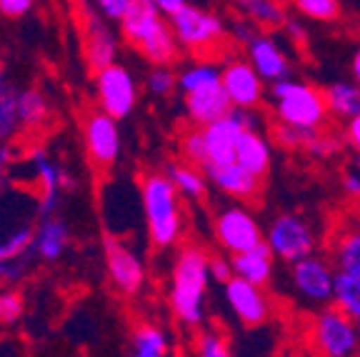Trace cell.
<instances>
[{
    "label": "cell",
    "mask_w": 360,
    "mask_h": 357,
    "mask_svg": "<svg viewBox=\"0 0 360 357\" xmlns=\"http://www.w3.org/2000/svg\"><path fill=\"white\" fill-rule=\"evenodd\" d=\"M210 283V255L202 247L188 245L178 252L170 280V307L173 315L188 327H198L205 320V295Z\"/></svg>",
    "instance_id": "cell-1"
},
{
    "label": "cell",
    "mask_w": 360,
    "mask_h": 357,
    "mask_svg": "<svg viewBox=\"0 0 360 357\" xmlns=\"http://www.w3.org/2000/svg\"><path fill=\"white\" fill-rule=\"evenodd\" d=\"M120 33L153 65H168L178 53L170 20H165L153 0H130L128 11L120 18Z\"/></svg>",
    "instance_id": "cell-2"
},
{
    "label": "cell",
    "mask_w": 360,
    "mask_h": 357,
    "mask_svg": "<svg viewBox=\"0 0 360 357\" xmlns=\"http://www.w3.org/2000/svg\"><path fill=\"white\" fill-rule=\"evenodd\" d=\"M270 108L278 123L292 125V128L318 133L328 123V100L326 90H318L315 85L303 83L295 78H283L270 83Z\"/></svg>",
    "instance_id": "cell-3"
},
{
    "label": "cell",
    "mask_w": 360,
    "mask_h": 357,
    "mask_svg": "<svg viewBox=\"0 0 360 357\" xmlns=\"http://www.w3.org/2000/svg\"><path fill=\"white\" fill-rule=\"evenodd\" d=\"M178 188L168 175H146L141 183V200L146 212L148 233L155 247H170L183 233V210H180Z\"/></svg>",
    "instance_id": "cell-4"
},
{
    "label": "cell",
    "mask_w": 360,
    "mask_h": 357,
    "mask_svg": "<svg viewBox=\"0 0 360 357\" xmlns=\"http://www.w3.org/2000/svg\"><path fill=\"white\" fill-rule=\"evenodd\" d=\"M308 340L318 357H358L360 330L355 320L333 305L315 313L310 320Z\"/></svg>",
    "instance_id": "cell-5"
},
{
    "label": "cell",
    "mask_w": 360,
    "mask_h": 357,
    "mask_svg": "<svg viewBox=\"0 0 360 357\" xmlns=\"http://www.w3.org/2000/svg\"><path fill=\"white\" fill-rule=\"evenodd\" d=\"M170 28H173L180 48H186L191 53L215 51L225 35L223 18L205 11V8L191 6V3L186 8H180L175 15H170Z\"/></svg>",
    "instance_id": "cell-6"
},
{
    "label": "cell",
    "mask_w": 360,
    "mask_h": 357,
    "mask_svg": "<svg viewBox=\"0 0 360 357\" xmlns=\"http://www.w3.org/2000/svg\"><path fill=\"white\" fill-rule=\"evenodd\" d=\"M248 128H258L255 125L253 110H243V108H233L231 112L215 123L205 125L202 130V165L200 168H208V165H220V162H233L236 160V148L240 135Z\"/></svg>",
    "instance_id": "cell-7"
},
{
    "label": "cell",
    "mask_w": 360,
    "mask_h": 357,
    "mask_svg": "<svg viewBox=\"0 0 360 357\" xmlns=\"http://www.w3.org/2000/svg\"><path fill=\"white\" fill-rule=\"evenodd\" d=\"M265 242L270 245L273 255L283 263H295L300 257L310 255L315 247V233L305 218L298 212H283L265 230Z\"/></svg>",
    "instance_id": "cell-8"
},
{
    "label": "cell",
    "mask_w": 360,
    "mask_h": 357,
    "mask_svg": "<svg viewBox=\"0 0 360 357\" xmlns=\"http://www.w3.org/2000/svg\"><path fill=\"white\" fill-rule=\"evenodd\" d=\"M213 230H215V240L220 242L223 250L231 252V255L253 250L260 242H265V233L260 228V223L255 220L253 212L243 205L223 207L215 215Z\"/></svg>",
    "instance_id": "cell-9"
},
{
    "label": "cell",
    "mask_w": 360,
    "mask_h": 357,
    "mask_svg": "<svg viewBox=\"0 0 360 357\" xmlns=\"http://www.w3.org/2000/svg\"><path fill=\"white\" fill-rule=\"evenodd\" d=\"M335 275L333 265L323 255H305L295 260L290 268V283L295 295L303 297L308 305H326L333 302V290H335Z\"/></svg>",
    "instance_id": "cell-10"
},
{
    "label": "cell",
    "mask_w": 360,
    "mask_h": 357,
    "mask_svg": "<svg viewBox=\"0 0 360 357\" xmlns=\"http://www.w3.org/2000/svg\"><path fill=\"white\" fill-rule=\"evenodd\" d=\"M96 90L101 110H105L112 117H128L138 103V88L130 70L120 63L103 67L96 73Z\"/></svg>",
    "instance_id": "cell-11"
},
{
    "label": "cell",
    "mask_w": 360,
    "mask_h": 357,
    "mask_svg": "<svg viewBox=\"0 0 360 357\" xmlns=\"http://www.w3.org/2000/svg\"><path fill=\"white\" fill-rule=\"evenodd\" d=\"M225 287V302L233 310L238 320L248 327L265 325L273 315V302L265 292L263 285H253L243 278H231L223 285Z\"/></svg>",
    "instance_id": "cell-12"
},
{
    "label": "cell",
    "mask_w": 360,
    "mask_h": 357,
    "mask_svg": "<svg viewBox=\"0 0 360 357\" xmlns=\"http://www.w3.org/2000/svg\"><path fill=\"white\" fill-rule=\"evenodd\" d=\"M223 88L231 98L233 108L255 110L265 100V80L258 75L250 60H231L223 65Z\"/></svg>",
    "instance_id": "cell-13"
},
{
    "label": "cell",
    "mask_w": 360,
    "mask_h": 357,
    "mask_svg": "<svg viewBox=\"0 0 360 357\" xmlns=\"http://www.w3.org/2000/svg\"><path fill=\"white\" fill-rule=\"evenodd\" d=\"M85 148L98 168H110L120 155L118 117L108 115L105 110L93 112L85 120Z\"/></svg>",
    "instance_id": "cell-14"
},
{
    "label": "cell",
    "mask_w": 360,
    "mask_h": 357,
    "mask_svg": "<svg viewBox=\"0 0 360 357\" xmlns=\"http://www.w3.org/2000/svg\"><path fill=\"white\" fill-rule=\"evenodd\" d=\"M30 168H33L35 183L40 188V200H38L40 220L56 218L58 205H60V188L63 185H70V180H68V175L63 173L60 165L45 150H35L30 155Z\"/></svg>",
    "instance_id": "cell-15"
},
{
    "label": "cell",
    "mask_w": 360,
    "mask_h": 357,
    "mask_svg": "<svg viewBox=\"0 0 360 357\" xmlns=\"http://www.w3.org/2000/svg\"><path fill=\"white\" fill-rule=\"evenodd\" d=\"M105 260H108V273H110L112 285L118 287L123 295H138L146 285V268L143 260L120 245L118 240H105Z\"/></svg>",
    "instance_id": "cell-16"
},
{
    "label": "cell",
    "mask_w": 360,
    "mask_h": 357,
    "mask_svg": "<svg viewBox=\"0 0 360 357\" xmlns=\"http://www.w3.org/2000/svg\"><path fill=\"white\" fill-rule=\"evenodd\" d=\"M248 48V60L250 65L258 70V75L265 80V83H276V80L290 78V58L283 51V45L278 43L273 35L260 33L255 40L245 45Z\"/></svg>",
    "instance_id": "cell-17"
},
{
    "label": "cell",
    "mask_w": 360,
    "mask_h": 357,
    "mask_svg": "<svg viewBox=\"0 0 360 357\" xmlns=\"http://www.w3.org/2000/svg\"><path fill=\"white\" fill-rule=\"evenodd\" d=\"M233 110V103L223 88V80L205 88H198L193 93H186V112L191 117V123L198 128L215 123L220 117H225Z\"/></svg>",
    "instance_id": "cell-18"
},
{
    "label": "cell",
    "mask_w": 360,
    "mask_h": 357,
    "mask_svg": "<svg viewBox=\"0 0 360 357\" xmlns=\"http://www.w3.org/2000/svg\"><path fill=\"white\" fill-rule=\"evenodd\" d=\"M208 180L225 195L238 197V200H253L260 195V178L245 170L240 162H220V165H208L202 168Z\"/></svg>",
    "instance_id": "cell-19"
},
{
    "label": "cell",
    "mask_w": 360,
    "mask_h": 357,
    "mask_svg": "<svg viewBox=\"0 0 360 357\" xmlns=\"http://www.w3.org/2000/svg\"><path fill=\"white\" fill-rule=\"evenodd\" d=\"M85 58L93 70H103V67L112 65L118 58V40L110 33L105 22L98 20L96 15L88 13V33H85Z\"/></svg>",
    "instance_id": "cell-20"
},
{
    "label": "cell",
    "mask_w": 360,
    "mask_h": 357,
    "mask_svg": "<svg viewBox=\"0 0 360 357\" xmlns=\"http://www.w3.org/2000/svg\"><path fill=\"white\" fill-rule=\"evenodd\" d=\"M236 162H240L243 168L258 175L260 180L268 175L270 162H273V150H270V140L260 133L258 128H248L240 135L236 148Z\"/></svg>",
    "instance_id": "cell-21"
},
{
    "label": "cell",
    "mask_w": 360,
    "mask_h": 357,
    "mask_svg": "<svg viewBox=\"0 0 360 357\" xmlns=\"http://www.w3.org/2000/svg\"><path fill=\"white\" fill-rule=\"evenodd\" d=\"M273 250H270L268 242H260L258 247L245 252H238V255H231L233 260V273L236 278H243L253 285H268L270 278H273Z\"/></svg>",
    "instance_id": "cell-22"
},
{
    "label": "cell",
    "mask_w": 360,
    "mask_h": 357,
    "mask_svg": "<svg viewBox=\"0 0 360 357\" xmlns=\"http://www.w3.org/2000/svg\"><path fill=\"white\" fill-rule=\"evenodd\" d=\"M233 6L258 28L278 30L285 28L288 22V8L283 6V0H233Z\"/></svg>",
    "instance_id": "cell-23"
},
{
    "label": "cell",
    "mask_w": 360,
    "mask_h": 357,
    "mask_svg": "<svg viewBox=\"0 0 360 357\" xmlns=\"http://www.w3.org/2000/svg\"><path fill=\"white\" fill-rule=\"evenodd\" d=\"M68 245V228L63 220L58 218H45L40 220L38 230H35V240H33V247L43 260L53 263L58 257L63 255Z\"/></svg>",
    "instance_id": "cell-24"
},
{
    "label": "cell",
    "mask_w": 360,
    "mask_h": 357,
    "mask_svg": "<svg viewBox=\"0 0 360 357\" xmlns=\"http://www.w3.org/2000/svg\"><path fill=\"white\" fill-rule=\"evenodd\" d=\"M333 265L338 273L360 278V228H348L335 238L333 245Z\"/></svg>",
    "instance_id": "cell-25"
},
{
    "label": "cell",
    "mask_w": 360,
    "mask_h": 357,
    "mask_svg": "<svg viewBox=\"0 0 360 357\" xmlns=\"http://www.w3.org/2000/svg\"><path fill=\"white\" fill-rule=\"evenodd\" d=\"M326 100L328 110L338 117L353 120L360 115V85L358 83H333L330 88H326Z\"/></svg>",
    "instance_id": "cell-26"
},
{
    "label": "cell",
    "mask_w": 360,
    "mask_h": 357,
    "mask_svg": "<svg viewBox=\"0 0 360 357\" xmlns=\"http://www.w3.org/2000/svg\"><path fill=\"white\" fill-rule=\"evenodd\" d=\"M333 305L343 310L350 320L360 323V278L338 273L335 290H333Z\"/></svg>",
    "instance_id": "cell-27"
},
{
    "label": "cell",
    "mask_w": 360,
    "mask_h": 357,
    "mask_svg": "<svg viewBox=\"0 0 360 357\" xmlns=\"http://www.w3.org/2000/svg\"><path fill=\"white\" fill-rule=\"evenodd\" d=\"M220 80H223V67H218L210 60H198L186 65L178 73V88L183 93H193V90L220 83Z\"/></svg>",
    "instance_id": "cell-28"
},
{
    "label": "cell",
    "mask_w": 360,
    "mask_h": 357,
    "mask_svg": "<svg viewBox=\"0 0 360 357\" xmlns=\"http://www.w3.org/2000/svg\"><path fill=\"white\" fill-rule=\"evenodd\" d=\"M168 178L173 180L180 195L193 197V200L205 195V188H208V175L202 173V168L198 170L195 165H170Z\"/></svg>",
    "instance_id": "cell-29"
},
{
    "label": "cell",
    "mask_w": 360,
    "mask_h": 357,
    "mask_svg": "<svg viewBox=\"0 0 360 357\" xmlns=\"http://www.w3.org/2000/svg\"><path fill=\"white\" fill-rule=\"evenodd\" d=\"M133 355L138 357H168V337L158 325H141L133 335Z\"/></svg>",
    "instance_id": "cell-30"
},
{
    "label": "cell",
    "mask_w": 360,
    "mask_h": 357,
    "mask_svg": "<svg viewBox=\"0 0 360 357\" xmlns=\"http://www.w3.org/2000/svg\"><path fill=\"white\" fill-rule=\"evenodd\" d=\"M292 8L300 15L321 22H335L338 18L343 15V3L340 0H292Z\"/></svg>",
    "instance_id": "cell-31"
},
{
    "label": "cell",
    "mask_w": 360,
    "mask_h": 357,
    "mask_svg": "<svg viewBox=\"0 0 360 357\" xmlns=\"http://www.w3.org/2000/svg\"><path fill=\"white\" fill-rule=\"evenodd\" d=\"M18 108H20V123L35 128L48 117V103H45L43 93L35 88L22 90L20 98H18Z\"/></svg>",
    "instance_id": "cell-32"
},
{
    "label": "cell",
    "mask_w": 360,
    "mask_h": 357,
    "mask_svg": "<svg viewBox=\"0 0 360 357\" xmlns=\"http://www.w3.org/2000/svg\"><path fill=\"white\" fill-rule=\"evenodd\" d=\"M18 98H20V93H15V90H11V88H6L0 93V140L11 138L18 130V125H22Z\"/></svg>",
    "instance_id": "cell-33"
},
{
    "label": "cell",
    "mask_w": 360,
    "mask_h": 357,
    "mask_svg": "<svg viewBox=\"0 0 360 357\" xmlns=\"http://www.w3.org/2000/svg\"><path fill=\"white\" fill-rule=\"evenodd\" d=\"M33 240H35V233L30 228H20L15 233H11L6 240H0V263L22 257L33 247Z\"/></svg>",
    "instance_id": "cell-34"
},
{
    "label": "cell",
    "mask_w": 360,
    "mask_h": 357,
    "mask_svg": "<svg viewBox=\"0 0 360 357\" xmlns=\"http://www.w3.org/2000/svg\"><path fill=\"white\" fill-rule=\"evenodd\" d=\"M310 135L313 133L292 128V125H285V123H276V128H273V138H276L278 145L285 148V150H305Z\"/></svg>",
    "instance_id": "cell-35"
},
{
    "label": "cell",
    "mask_w": 360,
    "mask_h": 357,
    "mask_svg": "<svg viewBox=\"0 0 360 357\" xmlns=\"http://www.w3.org/2000/svg\"><path fill=\"white\" fill-rule=\"evenodd\" d=\"M195 352H198V357H233L231 347H228V340H225L220 332H215V330H208V332H202V335L198 337Z\"/></svg>",
    "instance_id": "cell-36"
},
{
    "label": "cell",
    "mask_w": 360,
    "mask_h": 357,
    "mask_svg": "<svg viewBox=\"0 0 360 357\" xmlns=\"http://www.w3.org/2000/svg\"><path fill=\"white\" fill-rule=\"evenodd\" d=\"M178 88V75L168 65H155L148 73V90L153 95H170Z\"/></svg>",
    "instance_id": "cell-37"
},
{
    "label": "cell",
    "mask_w": 360,
    "mask_h": 357,
    "mask_svg": "<svg viewBox=\"0 0 360 357\" xmlns=\"http://www.w3.org/2000/svg\"><path fill=\"white\" fill-rule=\"evenodd\" d=\"M340 150V143H338V138H333V135H326L323 130H318V133L310 135L308 145H305V152L313 157H330L335 155V152Z\"/></svg>",
    "instance_id": "cell-38"
},
{
    "label": "cell",
    "mask_w": 360,
    "mask_h": 357,
    "mask_svg": "<svg viewBox=\"0 0 360 357\" xmlns=\"http://www.w3.org/2000/svg\"><path fill=\"white\" fill-rule=\"evenodd\" d=\"M180 148H183V155H186L193 165L200 168L205 152H202V130L198 128V125H193L188 133H183V143H180Z\"/></svg>",
    "instance_id": "cell-39"
},
{
    "label": "cell",
    "mask_w": 360,
    "mask_h": 357,
    "mask_svg": "<svg viewBox=\"0 0 360 357\" xmlns=\"http://www.w3.org/2000/svg\"><path fill=\"white\" fill-rule=\"evenodd\" d=\"M22 315V297L15 290L0 292V323L13 325L15 320H20Z\"/></svg>",
    "instance_id": "cell-40"
},
{
    "label": "cell",
    "mask_w": 360,
    "mask_h": 357,
    "mask_svg": "<svg viewBox=\"0 0 360 357\" xmlns=\"http://www.w3.org/2000/svg\"><path fill=\"white\" fill-rule=\"evenodd\" d=\"M343 190L350 197H360V155L355 152V157H350V162H345L343 168Z\"/></svg>",
    "instance_id": "cell-41"
},
{
    "label": "cell",
    "mask_w": 360,
    "mask_h": 357,
    "mask_svg": "<svg viewBox=\"0 0 360 357\" xmlns=\"http://www.w3.org/2000/svg\"><path fill=\"white\" fill-rule=\"evenodd\" d=\"M231 278H236L233 273V260L223 255H210V280H218V283H228Z\"/></svg>",
    "instance_id": "cell-42"
},
{
    "label": "cell",
    "mask_w": 360,
    "mask_h": 357,
    "mask_svg": "<svg viewBox=\"0 0 360 357\" xmlns=\"http://www.w3.org/2000/svg\"><path fill=\"white\" fill-rule=\"evenodd\" d=\"M98 6V11L103 13V15L108 18V20H118L125 15V11H128L130 0H93Z\"/></svg>",
    "instance_id": "cell-43"
},
{
    "label": "cell",
    "mask_w": 360,
    "mask_h": 357,
    "mask_svg": "<svg viewBox=\"0 0 360 357\" xmlns=\"http://www.w3.org/2000/svg\"><path fill=\"white\" fill-rule=\"evenodd\" d=\"M233 35H236L238 43L248 45L250 40H255L260 35V28L255 25L253 20H248V18H240V20L233 22Z\"/></svg>",
    "instance_id": "cell-44"
},
{
    "label": "cell",
    "mask_w": 360,
    "mask_h": 357,
    "mask_svg": "<svg viewBox=\"0 0 360 357\" xmlns=\"http://www.w3.org/2000/svg\"><path fill=\"white\" fill-rule=\"evenodd\" d=\"M35 6V0H0V13L6 18H22L30 13Z\"/></svg>",
    "instance_id": "cell-45"
},
{
    "label": "cell",
    "mask_w": 360,
    "mask_h": 357,
    "mask_svg": "<svg viewBox=\"0 0 360 357\" xmlns=\"http://www.w3.org/2000/svg\"><path fill=\"white\" fill-rule=\"evenodd\" d=\"M22 270H25V255L8 260V263H0V278L6 280V283H15L22 275Z\"/></svg>",
    "instance_id": "cell-46"
},
{
    "label": "cell",
    "mask_w": 360,
    "mask_h": 357,
    "mask_svg": "<svg viewBox=\"0 0 360 357\" xmlns=\"http://www.w3.org/2000/svg\"><path fill=\"white\" fill-rule=\"evenodd\" d=\"M345 140H348V145L360 155V115L353 117V120H348V128H345Z\"/></svg>",
    "instance_id": "cell-47"
},
{
    "label": "cell",
    "mask_w": 360,
    "mask_h": 357,
    "mask_svg": "<svg viewBox=\"0 0 360 357\" xmlns=\"http://www.w3.org/2000/svg\"><path fill=\"white\" fill-rule=\"evenodd\" d=\"M158 6V11L163 13L165 18H170V15H175V13L180 11V8H186L188 6V0H153Z\"/></svg>",
    "instance_id": "cell-48"
},
{
    "label": "cell",
    "mask_w": 360,
    "mask_h": 357,
    "mask_svg": "<svg viewBox=\"0 0 360 357\" xmlns=\"http://www.w3.org/2000/svg\"><path fill=\"white\" fill-rule=\"evenodd\" d=\"M285 30L288 35H290V40L292 43H303V38H305V28L303 25H300L298 20H290V18H288V22H285Z\"/></svg>",
    "instance_id": "cell-49"
},
{
    "label": "cell",
    "mask_w": 360,
    "mask_h": 357,
    "mask_svg": "<svg viewBox=\"0 0 360 357\" xmlns=\"http://www.w3.org/2000/svg\"><path fill=\"white\" fill-rule=\"evenodd\" d=\"M350 73H353V80L360 85V48L355 51V56H353V63H350Z\"/></svg>",
    "instance_id": "cell-50"
},
{
    "label": "cell",
    "mask_w": 360,
    "mask_h": 357,
    "mask_svg": "<svg viewBox=\"0 0 360 357\" xmlns=\"http://www.w3.org/2000/svg\"><path fill=\"white\" fill-rule=\"evenodd\" d=\"M11 162V148H0V170Z\"/></svg>",
    "instance_id": "cell-51"
},
{
    "label": "cell",
    "mask_w": 360,
    "mask_h": 357,
    "mask_svg": "<svg viewBox=\"0 0 360 357\" xmlns=\"http://www.w3.org/2000/svg\"><path fill=\"white\" fill-rule=\"evenodd\" d=\"M6 90V73H3V65H0V93Z\"/></svg>",
    "instance_id": "cell-52"
},
{
    "label": "cell",
    "mask_w": 360,
    "mask_h": 357,
    "mask_svg": "<svg viewBox=\"0 0 360 357\" xmlns=\"http://www.w3.org/2000/svg\"><path fill=\"white\" fill-rule=\"evenodd\" d=\"M3 190H6V175H3V170H0V195H3Z\"/></svg>",
    "instance_id": "cell-53"
},
{
    "label": "cell",
    "mask_w": 360,
    "mask_h": 357,
    "mask_svg": "<svg viewBox=\"0 0 360 357\" xmlns=\"http://www.w3.org/2000/svg\"><path fill=\"white\" fill-rule=\"evenodd\" d=\"M355 33H358V38H360V22H358V30H355Z\"/></svg>",
    "instance_id": "cell-54"
},
{
    "label": "cell",
    "mask_w": 360,
    "mask_h": 357,
    "mask_svg": "<svg viewBox=\"0 0 360 357\" xmlns=\"http://www.w3.org/2000/svg\"><path fill=\"white\" fill-rule=\"evenodd\" d=\"M358 330H360V323H358Z\"/></svg>",
    "instance_id": "cell-55"
},
{
    "label": "cell",
    "mask_w": 360,
    "mask_h": 357,
    "mask_svg": "<svg viewBox=\"0 0 360 357\" xmlns=\"http://www.w3.org/2000/svg\"><path fill=\"white\" fill-rule=\"evenodd\" d=\"M358 357H360V350H358Z\"/></svg>",
    "instance_id": "cell-56"
},
{
    "label": "cell",
    "mask_w": 360,
    "mask_h": 357,
    "mask_svg": "<svg viewBox=\"0 0 360 357\" xmlns=\"http://www.w3.org/2000/svg\"><path fill=\"white\" fill-rule=\"evenodd\" d=\"M133 357H138V355H133Z\"/></svg>",
    "instance_id": "cell-57"
}]
</instances>
